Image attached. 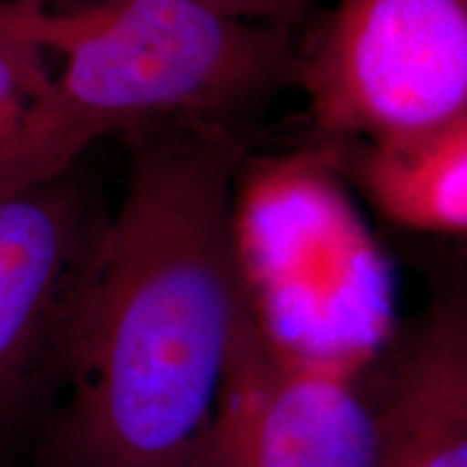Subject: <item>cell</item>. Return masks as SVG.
Wrapping results in <instances>:
<instances>
[{"label": "cell", "mask_w": 467, "mask_h": 467, "mask_svg": "<svg viewBox=\"0 0 467 467\" xmlns=\"http://www.w3.org/2000/svg\"><path fill=\"white\" fill-rule=\"evenodd\" d=\"M50 80L44 48L0 14V154L14 141Z\"/></svg>", "instance_id": "8"}, {"label": "cell", "mask_w": 467, "mask_h": 467, "mask_svg": "<svg viewBox=\"0 0 467 467\" xmlns=\"http://www.w3.org/2000/svg\"><path fill=\"white\" fill-rule=\"evenodd\" d=\"M110 214L85 169L0 197V467L42 435Z\"/></svg>", "instance_id": "4"}, {"label": "cell", "mask_w": 467, "mask_h": 467, "mask_svg": "<svg viewBox=\"0 0 467 467\" xmlns=\"http://www.w3.org/2000/svg\"><path fill=\"white\" fill-rule=\"evenodd\" d=\"M454 282H457L461 288H463V292L467 295V271L465 273H461V275H457L454 277Z\"/></svg>", "instance_id": "10"}, {"label": "cell", "mask_w": 467, "mask_h": 467, "mask_svg": "<svg viewBox=\"0 0 467 467\" xmlns=\"http://www.w3.org/2000/svg\"><path fill=\"white\" fill-rule=\"evenodd\" d=\"M375 413L372 467H467V295L437 292L389 347Z\"/></svg>", "instance_id": "6"}, {"label": "cell", "mask_w": 467, "mask_h": 467, "mask_svg": "<svg viewBox=\"0 0 467 467\" xmlns=\"http://www.w3.org/2000/svg\"><path fill=\"white\" fill-rule=\"evenodd\" d=\"M0 14L63 58L0 154V197L69 171L100 139L175 121H241L295 80L301 37L192 0H91Z\"/></svg>", "instance_id": "2"}, {"label": "cell", "mask_w": 467, "mask_h": 467, "mask_svg": "<svg viewBox=\"0 0 467 467\" xmlns=\"http://www.w3.org/2000/svg\"><path fill=\"white\" fill-rule=\"evenodd\" d=\"M128 139L124 200L76 314L42 467H189L249 301L234 241L243 124Z\"/></svg>", "instance_id": "1"}, {"label": "cell", "mask_w": 467, "mask_h": 467, "mask_svg": "<svg viewBox=\"0 0 467 467\" xmlns=\"http://www.w3.org/2000/svg\"><path fill=\"white\" fill-rule=\"evenodd\" d=\"M16 3L46 7L50 0H16ZM192 3H200L225 16L241 17V20L285 26L296 33L309 26L314 7V0H192Z\"/></svg>", "instance_id": "9"}, {"label": "cell", "mask_w": 467, "mask_h": 467, "mask_svg": "<svg viewBox=\"0 0 467 467\" xmlns=\"http://www.w3.org/2000/svg\"><path fill=\"white\" fill-rule=\"evenodd\" d=\"M325 150L388 223L467 236V115L400 141Z\"/></svg>", "instance_id": "7"}, {"label": "cell", "mask_w": 467, "mask_h": 467, "mask_svg": "<svg viewBox=\"0 0 467 467\" xmlns=\"http://www.w3.org/2000/svg\"><path fill=\"white\" fill-rule=\"evenodd\" d=\"M375 361L290 347L268 331L249 292L189 467H372L364 377Z\"/></svg>", "instance_id": "5"}, {"label": "cell", "mask_w": 467, "mask_h": 467, "mask_svg": "<svg viewBox=\"0 0 467 467\" xmlns=\"http://www.w3.org/2000/svg\"><path fill=\"white\" fill-rule=\"evenodd\" d=\"M295 83L318 148L389 143L467 115V0H337Z\"/></svg>", "instance_id": "3"}]
</instances>
